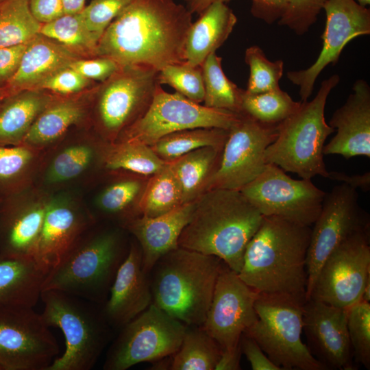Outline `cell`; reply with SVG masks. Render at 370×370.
Masks as SVG:
<instances>
[{
	"instance_id": "4316f807",
	"label": "cell",
	"mask_w": 370,
	"mask_h": 370,
	"mask_svg": "<svg viewBox=\"0 0 370 370\" xmlns=\"http://www.w3.org/2000/svg\"><path fill=\"white\" fill-rule=\"evenodd\" d=\"M81 58H84L60 42L38 34L29 42L16 74L2 90L4 98L37 89L46 79Z\"/></svg>"
},
{
	"instance_id": "7a4b0ae2",
	"label": "cell",
	"mask_w": 370,
	"mask_h": 370,
	"mask_svg": "<svg viewBox=\"0 0 370 370\" xmlns=\"http://www.w3.org/2000/svg\"><path fill=\"white\" fill-rule=\"evenodd\" d=\"M312 228L286 219L263 217L247 245L238 276L261 294L306 301V255Z\"/></svg>"
},
{
	"instance_id": "9f6ffc18",
	"label": "cell",
	"mask_w": 370,
	"mask_h": 370,
	"mask_svg": "<svg viewBox=\"0 0 370 370\" xmlns=\"http://www.w3.org/2000/svg\"><path fill=\"white\" fill-rule=\"evenodd\" d=\"M231 0H187V8L193 13H197L200 14L204 12L210 5L215 2H228Z\"/></svg>"
},
{
	"instance_id": "9a60e30c",
	"label": "cell",
	"mask_w": 370,
	"mask_h": 370,
	"mask_svg": "<svg viewBox=\"0 0 370 370\" xmlns=\"http://www.w3.org/2000/svg\"><path fill=\"white\" fill-rule=\"evenodd\" d=\"M278 125L260 123L241 112L229 130L218 167L206 191L213 188L240 190L257 177L267 164L264 151L277 138Z\"/></svg>"
},
{
	"instance_id": "7c38bea8",
	"label": "cell",
	"mask_w": 370,
	"mask_h": 370,
	"mask_svg": "<svg viewBox=\"0 0 370 370\" xmlns=\"http://www.w3.org/2000/svg\"><path fill=\"white\" fill-rule=\"evenodd\" d=\"M357 189L342 183L324 197L313 223L306 255V301L329 256L352 235L369 230V217L360 206Z\"/></svg>"
},
{
	"instance_id": "681fc988",
	"label": "cell",
	"mask_w": 370,
	"mask_h": 370,
	"mask_svg": "<svg viewBox=\"0 0 370 370\" xmlns=\"http://www.w3.org/2000/svg\"><path fill=\"white\" fill-rule=\"evenodd\" d=\"M28 42L0 47V90L8 84L16 74Z\"/></svg>"
},
{
	"instance_id": "8992f818",
	"label": "cell",
	"mask_w": 370,
	"mask_h": 370,
	"mask_svg": "<svg viewBox=\"0 0 370 370\" xmlns=\"http://www.w3.org/2000/svg\"><path fill=\"white\" fill-rule=\"evenodd\" d=\"M339 82L337 74L323 80L312 100L301 101L295 112L278 123L277 138L264 151L266 164H275L301 179L311 180L316 175L328 178L323 147L335 130L325 121V106Z\"/></svg>"
},
{
	"instance_id": "11a10c76",
	"label": "cell",
	"mask_w": 370,
	"mask_h": 370,
	"mask_svg": "<svg viewBox=\"0 0 370 370\" xmlns=\"http://www.w3.org/2000/svg\"><path fill=\"white\" fill-rule=\"evenodd\" d=\"M241 353V347L233 351L221 352V355L215 370L241 369L240 360Z\"/></svg>"
},
{
	"instance_id": "f546056e",
	"label": "cell",
	"mask_w": 370,
	"mask_h": 370,
	"mask_svg": "<svg viewBox=\"0 0 370 370\" xmlns=\"http://www.w3.org/2000/svg\"><path fill=\"white\" fill-rule=\"evenodd\" d=\"M55 96L47 90L29 89L5 97L0 106V146L20 145Z\"/></svg>"
},
{
	"instance_id": "d6a6232c",
	"label": "cell",
	"mask_w": 370,
	"mask_h": 370,
	"mask_svg": "<svg viewBox=\"0 0 370 370\" xmlns=\"http://www.w3.org/2000/svg\"><path fill=\"white\" fill-rule=\"evenodd\" d=\"M144 177L134 174L115 179L96 197L97 208L120 222V227L125 229L129 222L140 216L138 204L148 180Z\"/></svg>"
},
{
	"instance_id": "5b68a950",
	"label": "cell",
	"mask_w": 370,
	"mask_h": 370,
	"mask_svg": "<svg viewBox=\"0 0 370 370\" xmlns=\"http://www.w3.org/2000/svg\"><path fill=\"white\" fill-rule=\"evenodd\" d=\"M95 225L49 271L42 291L57 290L100 305L106 302L130 244L123 227L94 228Z\"/></svg>"
},
{
	"instance_id": "f6af8a7d",
	"label": "cell",
	"mask_w": 370,
	"mask_h": 370,
	"mask_svg": "<svg viewBox=\"0 0 370 370\" xmlns=\"http://www.w3.org/2000/svg\"><path fill=\"white\" fill-rule=\"evenodd\" d=\"M133 1L92 0L84 7L82 13L85 24L97 42L111 22Z\"/></svg>"
},
{
	"instance_id": "7bdbcfd3",
	"label": "cell",
	"mask_w": 370,
	"mask_h": 370,
	"mask_svg": "<svg viewBox=\"0 0 370 370\" xmlns=\"http://www.w3.org/2000/svg\"><path fill=\"white\" fill-rule=\"evenodd\" d=\"M158 82L197 103L204 101V85L201 66L186 62L169 64L158 71Z\"/></svg>"
},
{
	"instance_id": "bcb514c9",
	"label": "cell",
	"mask_w": 370,
	"mask_h": 370,
	"mask_svg": "<svg viewBox=\"0 0 370 370\" xmlns=\"http://www.w3.org/2000/svg\"><path fill=\"white\" fill-rule=\"evenodd\" d=\"M328 0H288L286 8L278 21L296 34L302 36L317 21Z\"/></svg>"
},
{
	"instance_id": "b9f144b4",
	"label": "cell",
	"mask_w": 370,
	"mask_h": 370,
	"mask_svg": "<svg viewBox=\"0 0 370 370\" xmlns=\"http://www.w3.org/2000/svg\"><path fill=\"white\" fill-rule=\"evenodd\" d=\"M245 61L249 67L246 92L256 94L280 88L279 82L284 72L282 60H269L260 47L254 45L246 49Z\"/></svg>"
},
{
	"instance_id": "7402d4cb",
	"label": "cell",
	"mask_w": 370,
	"mask_h": 370,
	"mask_svg": "<svg viewBox=\"0 0 370 370\" xmlns=\"http://www.w3.org/2000/svg\"><path fill=\"white\" fill-rule=\"evenodd\" d=\"M347 309L308 299L304 327L311 354L328 369L352 370L353 352L347 330Z\"/></svg>"
},
{
	"instance_id": "d590c367",
	"label": "cell",
	"mask_w": 370,
	"mask_h": 370,
	"mask_svg": "<svg viewBox=\"0 0 370 370\" xmlns=\"http://www.w3.org/2000/svg\"><path fill=\"white\" fill-rule=\"evenodd\" d=\"M228 134L229 130L217 127L188 129L167 134L150 147L159 158L169 162L199 148H223Z\"/></svg>"
},
{
	"instance_id": "d6986e66",
	"label": "cell",
	"mask_w": 370,
	"mask_h": 370,
	"mask_svg": "<svg viewBox=\"0 0 370 370\" xmlns=\"http://www.w3.org/2000/svg\"><path fill=\"white\" fill-rule=\"evenodd\" d=\"M51 194L33 186L2 200L0 206V256L36 258Z\"/></svg>"
},
{
	"instance_id": "5bb4252c",
	"label": "cell",
	"mask_w": 370,
	"mask_h": 370,
	"mask_svg": "<svg viewBox=\"0 0 370 370\" xmlns=\"http://www.w3.org/2000/svg\"><path fill=\"white\" fill-rule=\"evenodd\" d=\"M240 191L263 217L275 216L310 227L320 213L326 193L311 180H295L273 164H267Z\"/></svg>"
},
{
	"instance_id": "603a6c76",
	"label": "cell",
	"mask_w": 370,
	"mask_h": 370,
	"mask_svg": "<svg viewBox=\"0 0 370 370\" xmlns=\"http://www.w3.org/2000/svg\"><path fill=\"white\" fill-rule=\"evenodd\" d=\"M97 86L82 92L56 95L39 114L21 145L46 151L73 129L91 128L92 107Z\"/></svg>"
},
{
	"instance_id": "e575fe53",
	"label": "cell",
	"mask_w": 370,
	"mask_h": 370,
	"mask_svg": "<svg viewBox=\"0 0 370 370\" xmlns=\"http://www.w3.org/2000/svg\"><path fill=\"white\" fill-rule=\"evenodd\" d=\"M221 355L220 347L202 325L187 326L169 369L215 370Z\"/></svg>"
},
{
	"instance_id": "cb8c5ba5",
	"label": "cell",
	"mask_w": 370,
	"mask_h": 370,
	"mask_svg": "<svg viewBox=\"0 0 370 370\" xmlns=\"http://www.w3.org/2000/svg\"><path fill=\"white\" fill-rule=\"evenodd\" d=\"M151 304L150 283L143 269L141 251L137 242H131L102 305L103 312L112 328H121Z\"/></svg>"
},
{
	"instance_id": "ac0fdd59",
	"label": "cell",
	"mask_w": 370,
	"mask_h": 370,
	"mask_svg": "<svg viewBox=\"0 0 370 370\" xmlns=\"http://www.w3.org/2000/svg\"><path fill=\"white\" fill-rule=\"evenodd\" d=\"M326 21L321 35L322 48L317 60L308 68L288 71L290 82L299 86L301 101H308L315 81L330 64H336L348 42L370 34V10L356 0H328L323 7Z\"/></svg>"
},
{
	"instance_id": "be15d7a7",
	"label": "cell",
	"mask_w": 370,
	"mask_h": 370,
	"mask_svg": "<svg viewBox=\"0 0 370 370\" xmlns=\"http://www.w3.org/2000/svg\"><path fill=\"white\" fill-rule=\"evenodd\" d=\"M1 201H2V200H1V198H0V206H1Z\"/></svg>"
},
{
	"instance_id": "30bf717a",
	"label": "cell",
	"mask_w": 370,
	"mask_h": 370,
	"mask_svg": "<svg viewBox=\"0 0 370 370\" xmlns=\"http://www.w3.org/2000/svg\"><path fill=\"white\" fill-rule=\"evenodd\" d=\"M187 325L151 304L121 328L110 347L105 370H126L138 363L172 356L179 349Z\"/></svg>"
},
{
	"instance_id": "8fae6325",
	"label": "cell",
	"mask_w": 370,
	"mask_h": 370,
	"mask_svg": "<svg viewBox=\"0 0 370 370\" xmlns=\"http://www.w3.org/2000/svg\"><path fill=\"white\" fill-rule=\"evenodd\" d=\"M241 113L212 108L195 103L175 92L164 91L160 84L146 112L125 129L116 141L152 145L173 132L197 127L230 130Z\"/></svg>"
},
{
	"instance_id": "ba28073f",
	"label": "cell",
	"mask_w": 370,
	"mask_h": 370,
	"mask_svg": "<svg viewBox=\"0 0 370 370\" xmlns=\"http://www.w3.org/2000/svg\"><path fill=\"white\" fill-rule=\"evenodd\" d=\"M304 304L288 296L259 293L258 319L244 334L282 370H327L302 341Z\"/></svg>"
},
{
	"instance_id": "91938a15",
	"label": "cell",
	"mask_w": 370,
	"mask_h": 370,
	"mask_svg": "<svg viewBox=\"0 0 370 370\" xmlns=\"http://www.w3.org/2000/svg\"><path fill=\"white\" fill-rule=\"evenodd\" d=\"M360 5L367 7L370 4V0H356Z\"/></svg>"
},
{
	"instance_id": "94428289",
	"label": "cell",
	"mask_w": 370,
	"mask_h": 370,
	"mask_svg": "<svg viewBox=\"0 0 370 370\" xmlns=\"http://www.w3.org/2000/svg\"><path fill=\"white\" fill-rule=\"evenodd\" d=\"M3 99H4V97H3V92H2V91L0 90V106H1V103H2V101H3Z\"/></svg>"
},
{
	"instance_id": "4fadbf2b",
	"label": "cell",
	"mask_w": 370,
	"mask_h": 370,
	"mask_svg": "<svg viewBox=\"0 0 370 370\" xmlns=\"http://www.w3.org/2000/svg\"><path fill=\"white\" fill-rule=\"evenodd\" d=\"M49 328L34 308L0 304L1 370H47L60 352Z\"/></svg>"
},
{
	"instance_id": "03108f58",
	"label": "cell",
	"mask_w": 370,
	"mask_h": 370,
	"mask_svg": "<svg viewBox=\"0 0 370 370\" xmlns=\"http://www.w3.org/2000/svg\"><path fill=\"white\" fill-rule=\"evenodd\" d=\"M0 370H1V368H0Z\"/></svg>"
},
{
	"instance_id": "60d3db41",
	"label": "cell",
	"mask_w": 370,
	"mask_h": 370,
	"mask_svg": "<svg viewBox=\"0 0 370 370\" xmlns=\"http://www.w3.org/2000/svg\"><path fill=\"white\" fill-rule=\"evenodd\" d=\"M301 101H295L280 88L256 94L244 90L241 112L266 124H278L295 112Z\"/></svg>"
},
{
	"instance_id": "db71d44e",
	"label": "cell",
	"mask_w": 370,
	"mask_h": 370,
	"mask_svg": "<svg viewBox=\"0 0 370 370\" xmlns=\"http://www.w3.org/2000/svg\"><path fill=\"white\" fill-rule=\"evenodd\" d=\"M328 179L340 181L356 189L361 188L364 191H368L370 188V173L367 172L362 175H348L337 171H329Z\"/></svg>"
},
{
	"instance_id": "74e56055",
	"label": "cell",
	"mask_w": 370,
	"mask_h": 370,
	"mask_svg": "<svg viewBox=\"0 0 370 370\" xmlns=\"http://www.w3.org/2000/svg\"><path fill=\"white\" fill-rule=\"evenodd\" d=\"M184 204L178 184L168 164L151 175L138 204L140 216L156 217Z\"/></svg>"
},
{
	"instance_id": "ee69618b",
	"label": "cell",
	"mask_w": 370,
	"mask_h": 370,
	"mask_svg": "<svg viewBox=\"0 0 370 370\" xmlns=\"http://www.w3.org/2000/svg\"><path fill=\"white\" fill-rule=\"evenodd\" d=\"M347 330L353 355L370 369V304L360 300L347 309Z\"/></svg>"
},
{
	"instance_id": "1f68e13d",
	"label": "cell",
	"mask_w": 370,
	"mask_h": 370,
	"mask_svg": "<svg viewBox=\"0 0 370 370\" xmlns=\"http://www.w3.org/2000/svg\"><path fill=\"white\" fill-rule=\"evenodd\" d=\"M44 153L24 145L0 146L1 200L34 186Z\"/></svg>"
},
{
	"instance_id": "f5cc1de1",
	"label": "cell",
	"mask_w": 370,
	"mask_h": 370,
	"mask_svg": "<svg viewBox=\"0 0 370 370\" xmlns=\"http://www.w3.org/2000/svg\"><path fill=\"white\" fill-rule=\"evenodd\" d=\"M29 8L34 17L41 24L64 14L62 0H29Z\"/></svg>"
},
{
	"instance_id": "2e32d148",
	"label": "cell",
	"mask_w": 370,
	"mask_h": 370,
	"mask_svg": "<svg viewBox=\"0 0 370 370\" xmlns=\"http://www.w3.org/2000/svg\"><path fill=\"white\" fill-rule=\"evenodd\" d=\"M369 277V230L352 235L332 251L322 265L308 299L349 308L362 299Z\"/></svg>"
},
{
	"instance_id": "83f0119b",
	"label": "cell",
	"mask_w": 370,
	"mask_h": 370,
	"mask_svg": "<svg viewBox=\"0 0 370 370\" xmlns=\"http://www.w3.org/2000/svg\"><path fill=\"white\" fill-rule=\"evenodd\" d=\"M48 273L35 258L0 256V304L34 308Z\"/></svg>"
},
{
	"instance_id": "6da1fadb",
	"label": "cell",
	"mask_w": 370,
	"mask_h": 370,
	"mask_svg": "<svg viewBox=\"0 0 370 370\" xmlns=\"http://www.w3.org/2000/svg\"><path fill=\"white\" fill-rule=\"evenodd\" d=\"M192 23V13L173 0H134L103 34L96 57L110 58L121 66L158 71L185 62V42Z\"/></svg>"
},
{
	"instance_id": "d4e9b609",
	"label": "cell",
	"mask_w": 370,
	"mask_h": 370,
	"mask_svg": "<svg viewBox=\"0 0 370 370\" xmlns=\"http://www.w3.org/2000/svg\"><path fill=\"white\" fill-rule=\"evenodd\" d=\"M352 90L330 121L336 134L324 145V155L337 154L346 159L370 157V87L360 79L354 84Z\"/></svg>"
},
{
	"instance_id": "f35d334b",
	"label": "cell",
	"mask_w": 370,
	"mask_h": 370,
	"mask_svg": "<svg viewBox=\"0 0 370 370\" xmlns=\"http://www.w3.org/2000/svg\"><path fill=\"white\" fill-rule=\"evenodd\" d=\"M41 25L30 11L29 0H5L0 4V47L29 42Z\"/></svg>"
},
{
	"instance_id": "44dd1931",
	"label": "cell",
	"mask_w": 370,
	"mask_h": 370,
	"mask_svg": "<svg viewBox=\"0 0 370 370\" xmlns=\"http://www.w3.org/2000/svg\"><path fill=\"white\" fill-rule=\"evenodd\" d=\"M103 143L95 132L66 137L45 151L34 186L52 193L85 179L102 167Z\"/></svg>"
},
{
	"instance_id": "9c48e42d",
	"label": "cell",
	"mask_w": 370,
	"mask_h": 370,
	"mask_svg": "<svg viewBox=\"0 0 370 370\" xmlns=\"http://www.w3.org/2000/svg\"><path fill=\"white\" fill-rule=\"evenodd\" d=\"M159 85L155 69L121 66L97 86L91 112L93 132L106 142H115L146 112Z\"/></svg>"
},
{
	"instance_id": "7dc6e473",
	"label": "cell",
	"mask_w": 370,
	"mask_h": 370,
	"mask_svg": "<svg viewBox=\"0 0 370 370\" xmlns=\"http://www.w3.org/2000/svg\"><path fill=\"white\" fill-rule=\"evenodd\" d=\"M93 84L94 81L69 66L46 79L37 89L47 90L56 95L68 96L91 88L95 86Z\"/></svg>"
},
{
	"instance_id": "f1b7e54d",
	"label": "cell",
	"mask_w": 370,
	"mask_h": 370,
	"mask_svg": "<svg viewBox=\"0 0 370 370\" xmlns=\"http://www.w3.org/2000/svg\"><path fill=\"white\" fill-rule=\"evenodd\" d=\"M188 29L184 47L185 62L201 66L228 38L237 22L225 3L215 2L199 14Z\"/></svg>"
},
{
	"instance_id": "ffe728a7",
	"label": "cell",
	"mask_w": 370,
	"mask_h": 370,
	"mask_svg": "<svg viewBox=\"0 0 370 370\" xmlns=\"http://www.w3.org/2000/svg\"><path fill=\"white\" fill-rule=\"evenodd\" d=\"M96 220L67 192L51 194L36 253L49 271L62 259Z\"/></svg>"
},
{
	"instance_id": "484cf974",
	"label": "cell",
	"mask_w": 370,
	"mask_h": 370,
	"mask_svg": "<svg viewBox=\"0 0 370 370\" xmlns=\"http://www.w3.org/2000/svg\"><path fill=\"white\" fill-rule=\"evenodd\" d=\"M195 201L156 217L139 216L125 226L140 247L143 269L147 275L161 257L179 247L180 236L192 217Z\"/></svg>"
},
{
	"instance_id": "e7e4bbea",
	"label": "cell",
	"mask_w": 370,
	"mask_h": 370,
	"mask_svg": "<svg viewBox=\"0 0 370 370\" xmlns=\"http://www.w3.org/2000/svg\"><path fill=\"white\" fill-rule=\"evenodd\" d=\"M184 1H187V0H184Z\"/></svg>"
},
{
	"instance_id": "e0dca14e",
	"label": "cell",
	"mask_w": 370,
	"mask_h": 370,
	"mask_svg": "<svg viewBox=\"0 0 370 370\" xmlns=\"http://www.w3.org/2000/svg\"><path fill=\"white\" fill-rule=\"evenodd\" d=\"M258 294L223 263L202 325L221 352L241 347L242 334L258 319L255 301Z\"/></svg>"
},
{
	"instance_id": "ab89813d",
	"label": "cell",
	"mask_w": 370,
	"mask_h": 370,
	"mask_svg": "<svg viewBox=\"0 0 370 370\" xmlns=\"http://www.w3.org/2000/svg\"><path fill=\"white\" fill-rule=\"evenodd\" d=\"M39 34L60 42L84 58L96 57L98 42L87 29L82 12L64 14L42 24Z\"/></svg>"
},
{
	"instance_id": "8d00e7d4",
	"label": "cell",
	"mask_w": 370,
	"mask_h": 370,
	"mask_svg": "<svg viewBox=\"0 0 370 370\" xmlns=\"http://www.w3.org/2000/svg\"><path fill=\"white\" fill-rule=\"evenodd\" d=\"M222 58L216 53L209 55L201 65L204 85V106L241 113L244 92L224 73Z\"/></svg>"
},
{
	"instance_id": "6f0895ef",
	"label": "cell",
	"mask_w": 370,
	"mask_h": 370,
	"mask_svg": "<svg viewBox=\"0 0 370 370\" xmlns=\"http://www.w3.org/2000/svg\"><path fill=\"white\" fill-rule=\"evenodd\" d=\"M86 0H62L64 14H76L84 8Z\"/></svg>"
},
{
	"instance_id": "c3c4849f",
	"label": "cell",
	"mask_w": 370,
	"mask_h": 370,
	"mask_svg": "<svg viewBox=\"0 0 370 370\" xmlns=\"http://www.w3.org/2000/svg\"><path fill=\"white\" fill-rule=\"evenodd\" d=\"M70 67L90 80L102 82L116 73L121 66L110 58L94 57L79 59Z\"/></svg>"
},
{
	"instance_id": "6125c7cd",
	"label": "cell",
	"mask_w": 370,
	"mask_h": 370,
	"mask_svg": "<svg viewBox=\"0 0 370 370\" xmlns=\"http://www.w3.org/2000/svg\"><path fill=\"white\" fill-rule=\"evenodd\" d=\"M5 1V0H0V4H1L3 1Z\"/></svg>"
},
{
	"instance_id": "f907efd6",
	"label": "cell",
	"mask_w": 370,
	"mask_h": 370,
	"mask_svg": "<svg viewBox=\"0 0 370 370\" xmlns=\"http://www.w3.org/2000/svg\"><path fill=\"white\" fill-rule=\"evenodd\" d=\"M240 345L242 353L245 354L253 370H282L269 358L251 337L243 333Z\"/></svg>"
},
{
	"instance_id": "52a82bcc",
	"label": "cell",
	"mask_w": 370,
	"mask_h": 370,
	"mask_svg": "<svg viewBox=\"0 0 370 370\" xmlns=\"http://www.w3.org/2000/svg\"><path fill=\"white\" fill-rule=\"evenodd\" d=\"M41 316L49 327L63 333L65 350L47 370H90L112 336L102 305L57 290L43 291Z\"/></svg>"
},
{
	"instance_id": "4dcf8cb0",
	"label": "cell",
	"mask_w": 370,
	"mask_h": 370,
	"mask_svg": "<svg viewBox=\"0 0 370 370\" xmlns=\"http://www.w3.org/2000/svg\"><path fill=\"white\" fill-rule=\"evenodd\" d=\"M222 150L204 147L166 162L178 184L183 204L195 201L206 191L218 167Z\"/></svg>"
},
{
	"instance_id": "277c9868",
	"label": "cell",
	"mask_w": 370,
	"mask_h": 370,
	"mask_svg": "<svg viewBox=\"0 0 370 370\" xmlns=\"http://www.w3.org/2000/svg\"><path fill=\"white\" fill-rule=\"evenodd\" d=\"M223 263L180 247L169 252L148 273L152 304L187 326L202 325Z\"/></svg>"
},
{
	"instance_id": "680465c9",
	"label": "cell",
	"mask_w": 370,
	"mask_h": 370,
	"mask_svg": "<svg viewBox=\"0 0 370 370\" xmlns=\"http://www.w3.org/2000/svg\"><path fill=\"white\" fill-rule=\"evenodd\" d=\"M362 300L369 303L370 301V277L368 278L365 285L362 294Z\"/></svg>"
},
{
	"instance_id": "836d02e7",
	"label": "cell",
	"mask_w": 370,
	"mask_h": 370,
	"mask_svg": "<svg viewBox=\"0 0 370 370\" xmlns=\"http://www.w3.org/2000/svg\"><path fill=\"white\" fill-rule=\"evenodd\" d=\"M101 158L102 168L108 171H125L145 177L160 171L166 164L150 146L129 141H104Z\"/></svg>"
},
{
	"instance_id": "3957f363",
	"label": "cell",
	"mask_w": 370,
	"mask_h": 370,
	"mask_svg": "<svg viewBox=\"0 0 370 370\" xmlns=\"http://www.w3.org/2000/svg\"><path fill=\"white\" fill-rule=\"evenodd\" d=\"M195 202L192 217L180 236L179 247L216 256L238 273L247 245L263 216L240 190L210 189Z\"/></svg>"
},
{
	"instance_id": "816d5d0a",
	"label": "cell",
	"mask_w": 370,
	"mask_h": 370,
	"mask_svg": "<svg viewBox=\"0 0 370 370\" xmlns=\"http://www.w3.org/2000/svg\"><path fill=\"white\" fill-rule=\"evenodd\" d=\"M251 14L269 25L278 21L285 12L288 0H251Z\"/></svg>"
}]
</instances>
